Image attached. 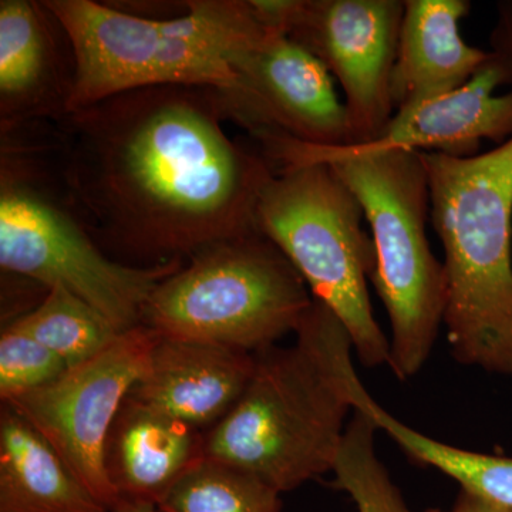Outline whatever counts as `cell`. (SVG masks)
Returning <instances> with one entry per match:
<instances>
[{
  "mask_svg": "<svg viewBox=\"0 0 512 512\" xmlns=\"http://www.w3.org/2000/svg\"><path fill=\"white\" fill-rule=\"evenodd\" d=\"M470 10L468 0H404L390 83L394 113L460 89L490 62V50L461 36Z\"/></svg>",
  "mask_w": 512,
  "mask_h": 512,
  "instance_id": "cell-14",
  "label": "cell"
},
{
  "mask_svg": "<svg viewBox=\"0 0 512 512\" xmlns=\"http://www.w3.org/2000/svg\"><path fill=\"white\" fill-rule=\"evenodd\" d=\"M349 394L353 409L367 414L414 463L440 471L463 493L512 512V457L466 450L413 429L370 396L357 372L350 379Z\"/></svg>",
  "mask_w": 512,
  "mask_h": 512,
  "instance_id": "cell-18",
  "label": "cell"
},
{
  "mask_svg": "<svg viewBox=\"0 0 512 512\" xmlns=\"http://www.w3.org/2000/svg\"><path fill=\"white\" fill-rule=\"evenodd\" d=\"M365 221L355 192L323 163L275 170L256 208L259 232L342 322L360 363L380 367L389 365L390 343L370 302L376 255Z\"/></svg>",
  "mask_w": 512,
  "mask_h": 512,
  "instance_id": "cell-6",
  "label": "cell"
},
{
  "mask_svg": "<svg viewBox=\"0 0 512 512\" xmlns=\"http://www.w3.org/2000/svg\"><path fill=\"white\" fill-rule=\"evenodd\" d=\"M0 512H110L20 414L0 412Z\"/></svg>",
  "mask_w": 512,
  "mask_h": 512,
  "instance_id": "cell-17",
  "label": "cell"
},
{
  "mask_svg": "<svg viewBox=\"0 0 512 512\" xmlns=\"http://www.w3.org/2000/svg\"><path fill=\"white\" fill-rule=\"evenodd\" d=\"M254 138L275 170L329 164L355 192L375 245L372 284L390 323L387 366L400 382L419 375L446 309L443 261L427 238L430 187L419 151L313 146L276 133Z\"/></svg>",
  "mask_w": 512,
  "mask_h": 512,
  "instance_id": "cell-3",
  "label": "cell"
},
{
  "mask_svg": "<svg viewBox=\"0 0 512 512\" xmlns=\"http://www.w3.org/2000/svg\"><path fill=\"white\" fill-rule=\"evenodd\" d=\"M255 362L244 350L158 335L128 396L207 434L241 399Z\"/></svg>",
  "mask_w": 512,
  "mask_h": 512,
  "instance_id": "cell-12",
  "label": "cell"
},
{
  "mask_svg": "<svg viewBox=\"0 0 512 512\" xmlns=\"http://www.w3.org/2000/svg\"><path fill=\"white\" fill-rule=\"evenodd\" d=\"M52 20L43 3L0 2L2 128L66 113L72 84L59 74Z\"/></svg>",
  "mask_w": 512,
  "mask_h": 512,
  "instance_id": "cell-16",
  "label": "cell"
},
{
  "mask_svg": "<svg viewBox=\"0 0 512 512\" xmlns=\"http://www.w3.org/2000/svg\"><path fill=\"white\" fill-rule=\"evenodd\" d=\"M73 57L67 111L156 86L225 90L232 60L266 29L244 0H194L171 19L130 15L92 0H46Z\"/></svg>",
  "mask_w": 512,
  "mask_h": 512,
  "instance_id": "cell-5",
  "label": "cell"
},
{
  "mask_svg": "<svg viewBox=\"0 0 512 512\" xmlns=\"http://www.w3.org/2000/svg\"><path fill=\"white\" fill-rule=\"evenodd\" d=\"M353 353L342 322L313 299L293 345L256 353L241 399L205 434L204 456L282 494L332 473L353 413Z\"/></svg>",
  "mask_w": 512,
  "mask_h": 512,
  "instance_id": "cell-2",
  "label": "cell"
},
{
  "mask_svg": "<svg viewBox=\"0 0 512 512\" xmlns=\"http://www.w3.org/2000/svg\"><path fill=\"white\" fill-rule=\"evenodd\" d=\"M376 424L353 409L332 470V485L348 494L356 512H451L441 508L416 511L409 507L383 461L377 456Z\"/></svg>",
  "mask_w": 512,
  "mask_h": 512,
  "instance_id": "cell-21",
  "label": "cell"
},
{
  "mask_svg": "<svg viewBox=\"0 0 512 512\" xmlns=\"http://www.w3.org/2000/svg\"><path fill=\"white\" fill-rule=\"evenodd\" d=\"M25 158L2 148L0 266L47 289H66L89 303L119 332L143 325L157 286L185 261L140 268L99 247L63 195L36 180Z\"/></svg>",
  "mask_w": 512,
  "mask_h": 512,
  "instance_id": "cell-8",
  "label": "cell"
},
{
  "mask_svg": "<svg viewBox=\"0 0 512 512\" xmlns=\"http://www.w3.org/2000/svg\"><path fill=\"white\" fill-rule=\"evenodd\" d=\"M234 86L218 90L227 120L258 133L323 147L349 146L345 103L332 76L284 33L266 30L232 60Z\"/></svg>",
  "mask_w": 512,
  "mask_h": 512,
  "instance_id": "cell-11",
  "label": "cell"
},
{
  "mask_svg": "<svg viewBox=\"0 0 512 512\" xmlns=\"http://www.w3.org/2000/svg\"><path fill=\"white\" fill-rule=\"evenodd\" d=\"M282 493L261 478L202 457L157 504L160 512H282Z\"/></svg>",
  "mask_w": 512,
  "mask_h": 512,
  "instance_id": "cell-20",
  "label": "cell"
},
{
  "mask_svg": "<svg viewBox=\"0 0 512 512\" xmlns=\"http://www.w3.org/2000/svg\"><path fill=\"white\" fill-rule=\"evenodd\" d=\"M111 512H160L156 505L136 503V501L119 500Z\"/></svg>",
  "mask_w": 512,
  "mask_h": 512,
  "instance_id": "cell-25",
  "label": "cell"
},
{
  "mask_svg": "<svg viewBox=\"0 0 512 512\" xmlns=\"http://www.w3.org/2000/svg\"><path fill=\"white\" fill-rule=\"evenodd\" d=\"M505 84L507 74L491 57L460 89L412 109L397 111L376 140L352 148H403L467 158L480 154L484 140L501 146L512 138V92L495 94Z\"/></svg>",
  "mask_w": 512,
  "mask_h": 512,
  "instance_id": "cell-13",
  "label": "cell"
},
{
  "mask_svg": "<svg viewBox=\"0 0 512 512\" xmlns=\"http://www.w3.org/2000/svg\"><path fill=\"white\" fill-rule=\"evenodd\" d=\"M450 510L451 512H508L485 503L483 500H478V498L463 493V491H460Z\"/></svg>",
  "mask_w": 512,
  "mask_h": 512,
  "instance_id": "cell-24",
  "label": "cell"
},
{
  "mask_svg": "<svg viewBox=\"0 0 512 512\" xmlns=\"http://www.w3.org/2000/svg\"><path fill=\"white\" fill-rule=\"evenodd\" d=\"M70 369L56 353L9 323L0 336V399L10 402L55 382Z\"/></svg>",
  "mask_w": 512,
  "mask_h": 512,
  "instance_id": "cell-22",
  "label": "cell"
},
{
  "mask_svg": "<svg viewBox=\"0 0 512 512\" xmlns=\"http://www.w3.org/2000/svg\"><path fill=\"white\" fill-rule=\"evenodd\" d=\"M313 298L284 252L261 232L187 259L157 286L143 325L167 338L262 352L295 335Z\"/></svg>",
  "mask_w": 512,
  "mask_h": 512,
  "instance_id": "cell-7",
  "label": "cell"
},
{
  "mask_svg": "<svg viewBox=\"0 0 512 512\" xmlns=\"http://www.w3.org/2000/svg\"><path fill=\"white\" fill-rule=\"evenodd\" d=\"M404 0H296L285 35L318 57L345 94L349 146L372 143L394 114L390 83Z\"/></svg>",
  "mask_w": 512,
  "mask_h": 512,
  "instance_id": "cell-10",
  "label": "cell"
},
{
  "mask_svg": "<svg viewBox=\"0 0 512 512\" xmlns=\"http://www.w3.org/2000/svg\"><path fill=\"white\" fill-rule=\"evenodd\" d=\"M204 448V433L127 396L107 437L104 467L119 500L157 507Z\"/></svg>",
  "mask_w": 512,
  "mask_h": 512,
  "instance_id": "cell-15",
  "label": "cell"
},
{
  "mask_svg": "<svg viewBox=\"0 0 512 512\" xmlns=\"http://www.w3.org/2000/svg\"><path fill=\"white\" fill-rule=\"evenodd\" d=\"M420 154L444 252L451 355L512 377V138L474 157Z\"/></svg>",
  "mask_w": 512,
  "mask_h": 512,
  "instance_id": "cell-4",
  "label": "cell"
},
{
  "mask_svg": "<svg viewBox=\"0 0 512 512\" xmlns=\"http://www.w3.org/2000/svg\"><path fill=\"white\" fill-rule=\"evenodd\" d=\"M53 120L64 201L116 261H187L259 232L275 168L228 136L217 89L146 87Z\"/></svg>",
  "mask_w": 512,
  "mask_h": 512,
  "instance_id": "cell-1",
  "label": "cell"
},
{
  "mask_svg": "<svg viewBox=\"0 0 512 512\" xmlns=\"http://www.w3.org/2000/svg\"><path fill=\"white\" fill-rule=\"evenodd\" d=\"M69 367L79 366L110 346L121 332L89 303L60 286L15 322Z\"/></svg>",
  "mask_w": 512,
  "mask_h": 512,
  "instance_id": "cell-19",
  "label": "cell"
},
{
  "mask_svg": "<svg viewBox=\"0 0 512 512\" xmlns=\"http://www.w3.org/2000/svg\"><path fill=\"white\" fill-rule=\"evenodd\" d=\"M490 53L512 84V2L497 3V19L490 33Z\"/></svg>",
  "mask_w": 512,
  "mask_h": 512,
  "instance_id": "cell-23",
  "label": "cell"
},
{
  "mask_svg": "<svg viewBox=\"0 0 512 512\" xmlns=\"http://www.w3.org/2000/svg\"><path fill=\"white\" fill-rule=\"evenodd\" d=\"M158 335L146 325L121 333L110 346L55 382L10 402L60 454L67 466L111 512L119 503L104 467L111 426L143 375Z\"/></svg>",
  "mask_w": 512,
  "mask_h": 512,
  "instance_id": "cell-9",
  "label": "cell"
}]
</instances>
